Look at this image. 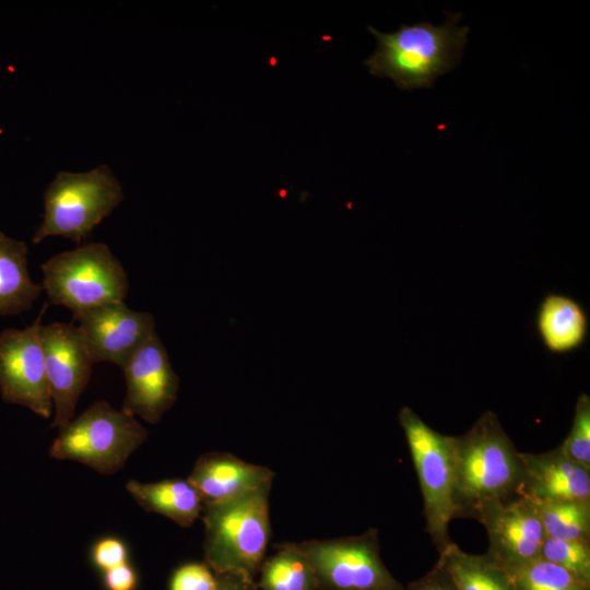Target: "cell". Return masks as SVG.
Listing matches in <instances>:
<instances>
[{
	"instance_id": "obj_25",
	"label": "cell",
	"mask_w": 590,
	"mask_h": 590,
	"mask_svg": "<svg viewBox=\"0 0 590 590\" xmlns=\"http://www.w3.org/2000/svg\"><path fill=\"white\" fill-rule=\"evenodd\" d=\"M170 590H216V578L208 565L189 563L174 573Z\"/></svg>"
},
{
	"instance_id": "obj_8",
	"label": "cell",
	"mask_w": 590,
	"mask_h": 590,
	"mask_svg": "<svg viewBox=\"0 0 590 590\" xmlns=\"http://www.w3.org/2000/svg\"><path fill=\"white\" fill-rule=\"evenodd\" d=\"M318 590H402L385 565L374 528L363 534L298 543Z\"/></svg>"
},
{
	"instance_id": "obj_18",
	"label": "cell",
	"mask_w": 590,
	"mask_h": 590,
	"mask_svg": "<svg viewBox=\"0 0 590 590\" xmlns=\"http://www.w3.org/2000/svg\"><path fill=\"white\" fill-rule=\"evenodd\" d=\"M27 246L0 232V315H15L32 308L44 291L27 271Z\"/></svg>"
},
{
	"instance_id": "obj_29",
	"label": "cell",
	"mask_w": 590,
	"mask_h": 590,
	"mask_svg": "<svg viewBox=\"0 0 590 590\" xmlns=\"http://www.w3.org/2000/svg\"><path fill=\"white\" fill-rule=\"evenodd\" d=\"M216 590H259L253 578L239 573L214 574Z\"/></svg>"
},
{
	"instance_id": "obj_4",
	"label": "cell",
	"mask_w": 590,
	"mask_h": 590,
	"mask_svg": "<svg viewBox=\"0 0 590 590\" xmlns=\"http://www.w3.org/2000/svg\"><path fill=\"white\" fill-rule=\"evenodd\" d=\"M43 288L48 300L72 316L108 303L125 302L128 275L104 243H88L62 251L42 264Z\"/></svg>"
},
{
	"instance_id": "obj_14",
	"label": "cell",
	"mask_w": 590,
	"mask_h": 590,
	"mask_svg": "<svg viewBox=\"0 0 590 590\" xmlns=\"http://www.w3.org/2000/svg\"><path fill=\"white\" fill-rule=\"evenodd\" d=\"M522 467L517 496L534 500H590V470L560 447L540 453L519 452Z\"/></svg>"
},
{
	"instance_id": "obj_16",
	"label": "cell",
	"mask_w": 590,
	"mask_h": 590,
	"mask_svg": "<svg viewBox=\"0 0 590 590\" xmlns=\"http://www.w3.org/2000/svg\"><path fill=\"white\" fill-rule=\"evenodd\" d=\"M589 321L582 306L563 294L546 295L536 312V330L552 353L565 354L579 349L588 335Z\"/></svg>"
},
{
	"instance_id": "obj_11",
	"label": "cell",
	"mask_w": 590,
	"mask_h": 590,
	"mask_svg": "<svg viewBox=\"0 0 590 590\" xmlns=\"http://www.w3.org/2000/svg\"><path fill=\"white\" fill-rule=\"evenodd\" d=\"M488 538L486 554L506 571L540 558L545 532L532 499L487 500L473 511Z\"/></svg>"
},
{
	"instance_id": "obj_1",
	"label": "cell",
	"mask_w": 590,
	"mask_h": 590,
	"mask_svg": "<svg viewBox=\"0 0 590 590\" xmlns=\"http://www.w3.org/2000/svg\"><path fill=\"white\" fill-rule=\"evenodd\" d=\"M461 17V13H448L439 26L416 22L402 24L393 33L368 26L378 44L364 63L370 74L389 78L401 90L432 87L461 61L469 32L467 26L457 25Z\"/></svg>"
},
{
	"instance_id": "obj_5",
	"label": "cell",
	"mask_w": 590,
	"mask_h": 590,
	"mask_svg": "<svg viewBox=\"0 0 590 590\" xmlns=\"http://www.w3.org/2000/svg\"><path fill=\"white\" fill-rule=\"evenodd\" d=\"M122 200L121 185L106 165L85 173L59 172L44 193V221L32 241L63 236L79 244Z\"/></svg>"
},
{
	"instance_id": "obj_23",
	"label": "cell",
	"mask_w": 590,
	"mask_h": 590,
	"mask_svg": "<svg viewBox=\"0 0 590 590\" xmlns=\"http://www.w3.org/2000/svg\"><path fill=\"white\" fill-rule=\"evenodd\" d=\"M540 558L557 565L590 586V541L545 536Z\"/></svg>"
},
{
	"instance_id": "obj_10",
	"label": "cell",
	"mask_w": 590,
	"mask_h": 590,
	"mask_svg": "<svg viewBox=\"0 0 590 590\" xmlns=\"http://www.w3.org/2000/svg\"><path fill=\"white\" fill-rule=\"evenodd\" d=\"M39 338L55 410L50 427L59 429L74 417L95 363L73 322L40 324Z\"/></svg>"
},
{
	"instance_id": "obj_12",
	"label": "cell",
	"mask_w": 590,
	"mask_h": 590,
	"mask_svg": "<svg viewBox=\"0 0 590 590\" xmlns=\"http://www.w3.org/2000/svg\"><path fill=\"white\" fill-rule=\"evenodd\" d=\"M95 364L122 368L133 353L155 333L154 316L130 309L125 302L108 303L72 316Z\"/></svg>"
},
{
	"instance_id": "obj_13",
	"label": "cell",
	"mask_w": 590,
	"mask_h": 590,
	"mask_svg": "<svg viewBox=\"0 0 590 590\" xmlns=\"http://www.w3.org/2000/svg\"><path fill=\"white\" fill-rule=\"evenodd\" d=\"M126 397L121 410L156 424L177 399L179 378L167 351L153 333L121 368Z\"/></svg>"
},
{
	"instance_id": "obj_24",
	"label": "cell",
	"mask_w": 590,
	"mask_h": 590,
	"mask_svg": "<svg viewBox=\"0 0 590 590\" xmlns=\"http://www.w3.org/2000/svg\"><path fill=\"white\" fill-rule=\"evenodd\" d=\"M559 447L568 458L590 470V398L588 394L582 393L577 399L571 428Z\"/></svg>"
},
{
	"instance_id": "obj_21",
	"label": "cell",
	"mask_w": 590,
	"mask_h": 590,
	"mask_svg": "<svg viewBox=\"0 0 590 590\" xmlns=\"http://www.w3.org/2000/svg\"><path fill=\"white\" fill-rule=\"evenodd\" d=\"M532 500L546 536L590 541V500Z\"/></svg>"
},
{
	"instance_id": "obj_26",
	"label": "cell",
	"mask_w": 590,
	"mask_h": 590,
	"mask_svg": "<svg viewBox=\"0 0 590 590\" xmlns=\"http://www.w3.org/2000/svg\"><path fill=\"white\" fill-rule=\"evenodd\" d=\"M94 564L104 571L127 563L128 550L125 543L116 538L98 540L92 551Z\"/></svg>"
},
{
	"instance_id": "obj_6",
	"label": "cell",
	"mask_w": 590,
	"mask_h": 590,
	"mask_svg": "<svg viewBox=\"0 0 590 590\" xmlns=\"http://www.w3.org/2000/svg\"><path fill=\"white\" fill-rule=\"evenodd\" d=\"M135 417L101 400L59 428L49 456L72 460L102 474L119 471L146 439Z\"/></svg>"
},
{
	"instance_id": "obj_15",
	"label": "cell",
	"mask_w": 590,
	"mask_h": 590,
	"mask_svg": "<svg viewBox=\"0 0 590 590\" xmlns=\"http://www.w3.org/2000/svg\"><path fill=\"white\" fill-rule=\"evenodd\" d=\"M274 473L267 467L246 462L227 452L202 455L187 479L199 492L203 505L237 498L272 484Z\"/></svg>"
},
{
	"instance_id": "obj_9",
	"label": "cell",
	"mask_w": 590,
	"mask_h": 590,
	"mask_svg": "<svg viewBox=\"0 0 590 590\" xmlns=\"http://www.w3.org/2000/svg\"><path fill=\"white\" fill-rule=\"evenodd\" d=\"M46 307L32 326L0 332V392L4 402L49 418L54 405L39 338Z\"/></svg>"
},
{
	"instance_id": "obj_28",
	"label": "cell",
	"mask_w": 590,
	"mask_h": 590,
	"mask_svg": "<svg viewBox=\"0 0 590 590\" xmlns=\"http://www.w3.org/2000/svg\"><path fill=\"white\" fill-rule=\"evenodd\" d=\"M104 582L108 590H134L137 574L128 563H125L106 570Z\"/></svg>"
},
{
	"instance_id": "obj_3",
	"label": "cell",
	"mask_w": 590,
	"mask_h": 590,
	"mask_svg": "<svg viewBox=\"0 0 590 590\" xmlns=\"http://www.w3.org/2000/svg\"><path fill=\"white\" fill-rule=\"evenodd\" d=\"M271 484L237 498L203 505L204 558L214 571L239 573L255 579L271 536Z\"/></svg>"
},
{
	"instance_id": "obj_19",
	"label": "cell",
	"mask_w": 590,
	"mask_h": 590,
	"mask_svg": "<svg viewBox=\"0 0 590 590\" xmlns=\"http://www.w3.org/2000/svg\"><path fill=\"white\" fill-rule=\"evenodd\" d=\"M438 554L457 590H516L507 571L486 553L469 554L451 541Z\"/></svg>"
},
{
	"instance_id": "obj_22",
	"label": "cell",
	"mask_w": 590,
	"mask_h": 590,
	"mask_svg": "<svg viewBox=\"0 0 590 590\" xmlns=\"http://www.w3.org/2000/svg\"><path fill=\"white\" fill-rule=\"evenodd\" d=\"M516 590H590L564 568L541 558L507 570Z\"/></svg>"
},
{
	"instance_id": "obj_17",
	"label": "cell",
	"mask_w": 590,
	"mask_h": 590,
	"mask_svg": "<svg viewBox=\"0 0 590 590\" xmlns=\"http://www.w3.org/2000/svg\"><path fill=\"white\" fill-rule=\"evenodd\" d=\"M126 489L141 508L165 516L180 527L191 526L202 514V498L188 480L166 479L153 483L131 480Z\"/></svg>"
},
{
	"instance_id": "obj_2",
	"label": "cell",
	"mask_w": 590,
	"mask_h": 590,
	"mask_svg": "<svg viewBox=\"0 0 590 590\" xmlns=\"http://www.w3.org/2000/svg\"><path fill=\"white\" fill-rule=\"evenodd\" d=\"M519 452L491 411L465 434L451 436L457 517L472 516L484 502L517 496L522 474Z\"/></svg>"
},
{
	"instance_id": "obj_20",
	"label": "cell",
	"mask_w": 590,
	"mask_h": 590,
	"mask_svg": "<svg viewBox=\"0 0 590 590\" xmlns=\"http://www.w3.org/2000/svg\"><path fill=\"white\" fill-rule=\"evenodd\" d=\"M274 547L275 553L264 558L258 571L259 590H318L315 573L298 543Z\"/></svg>"
},
{
	"instance_id": "obj_7",
	"label": "cell",
	"mask_w": 590,
	"mask_h": 590,
	"mask_svg": "<svg viewBox=\"0 0 590 590\" xmlns=\"http://www.w3.org/2000/svg\"><path fill=\"white\" fill-rule=\"evenodd\" d=\"M399 423L422 492L426 532L439 552L451 542L448 527L457 518L451 436L433 429L409 406L400 410Z\"/></svg>"
},
{
	"instance_id": "obj_27",
	"label": "cell",
	"mask_w": 590,
	"mask_h": 590,
	"mask_svg": "<svg viewBox=\"0 0 590 590\" xmlns=\"http://www.w3.org/2000/svg\"><path fill=\"white\" fill-rule=\"evenodd\" d=\"M402 590H457V588L447 571L437 562L428 573L403 586Z\"/></svg>"
}]
</instances>
